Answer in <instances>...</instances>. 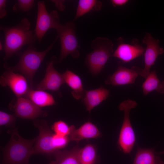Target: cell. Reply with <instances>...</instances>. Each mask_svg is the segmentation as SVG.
I'll list each match as a JSON object with an SVG mask.
<instances>
[{
    "label": "cell",
    "mask_w": 164,
    "mask_h": 164,
    "mask_svg": "<svg viewBox=\"0 0 164 164\" xmlns=\"http://www.w3.org/2000/svg\"><path fill=\"white\" fill-rule=\"evenodd\" d=\"M30 25L29 21L24 18L14 26H0V29L3 31L5 36L3 48L5 60L19 52L24 45H33L37 40L34 31L30 29Z\"/></svg>",
    "instance_id": "6da1fadb"
},
{
    "label": "cell",
    "mask_w": 164,
    "mask_h": 164,
    "mask_svg": "<svg viewBox=\"0 0 164 164\" xmlns=\"http://www.w3.org/2000/svg\"><path fill=\"white\" fill-rule=\"evenodd\" d=\"M153 148H143L138 146L133 164H164Z\"/></svg>",
    "instance_id": "d6986e66"
},
{
    "label": "cell",
    "mask_w": 164,
    "mask_h": 164,
    "mask_svg": "<svg viewBox=\"0 0 164 164\" xmlns=\"http://www.w3.org/2000/svg\"><path fill=\"white\" fill-rule=\"evenodd\" d=\"M51 129L55 134L64 137L68 136L75 128L73 125L69 126L65 122L59 120L54 122Z\"/></svg>",
    "instance_id": "cb8c5ba5"
},
{
    "label": "cell",
    "mask_w": 164,
    "mask_h": 164,
    "mask_svg": "<svg viewBox=\"0 0 164 164\" xmlns=\"http://www.w3.org/2000/svg\"><path fill=\"white\" fill-rule=\"evenodd\" d=\"M100 135L97 127L91 122L87 121L79 128L74 129L68 137L70 141L79 142L84 139L96 138Z\"/></svg>",
    "instance_id": "2e32d148"
},
{
    "label": "cell",
    "mask_w": 164,
    "mask_h": 164,
    "mask_svg": "<svg viewBox=\"0 0 164 164\" xmlns=\"http://www.w3.org/2000/svg\"><path fill=\"white\" fill-rule=\"evenodd\" d=\"M156 153L157 154H164V151L159 152H156Z\"/></svg>",
    "instance_id": "4dcf8cb0"
},
{
    "label": "cell",
    "mask_w": 164,
    "mask_h": 164,
    "mask_svg": "<svg viewBox=\"0 0 164 164\" xmlns=\"http://www.w3.org/2000/svg\"><path fill=\"white\" fill-rule=\"evenodd\" d=\"M70 141L68 136H61L54 133L53 136V146L56 151L66 147Z\"/></svg>",
    "instance_id": "4316f807"
},
{
    "label": "cell",
    "mask_w": 164,
    "mask_h": 164,
    "mask_svg": "<svg viewBox=\"0 0 164 164\" xmlns=\"http://www.w3.org/2000/svg\"><path fill=\"white\" fill-rule=\"evenodd\" d=\"M16 116L2 111H0V125H5L12 128L15 127L16 120Z\"/></svg>",
    "instance_id": "484cf974"
},
{
    "label": "cell",
    "mask_w": 164,
    "mask_h": 164,
    "mask_svg": "<svg viewBox=\"0 0 164 164\" xmlns=\"http://www.w3.org/2000/svg\"><path fill=\"white\" fill-rule=\"evenodd\" d=\"M33 122L39 132L33 147L34 154L53 155L56 151L53 144L54 133L50 129L47 122L43 119H36Z\"/></svg>",
    "instance_id": "ba28073f"
},
{
    "label": "cell",
    "mask_w": 164,
    "mask_h": 164,
    "mask_svg": "<svg viewBox=\"0 0 164 164\" xmlns=\"http://www.w3.org/2000/svg\"><path fill=\"white\" fill-rule=\"evenodd\" d=\"M110 94L109 91L103 87L89 90H85L82 101L89 112L94 107L107 99Z\"/></svg>",
    "instance_id": "9a60e30c"
},
{
    "label": "cell",
    "mask_w": 164,
    "mask_h": 164,
    "mask_svg": "<svg viewBox=\"0 0 164 164\" xmlns=\"http://www.w3.org/2000/svg\"><path fill=\"white\" fill-rule=\"evenodd\" d=\"M128 0H111V2L114 7L121 6L126 4L128 2Z\"/></svg>",
    "instance_id": "f1b7e54d"
},
{
    "label": "cell",
    "mask_w": 164,
    "mask_h": 164,
    "mask_svg": "<svg viewBox=\"0 0 164 164\" xmlns=\"http://www.w3.org/2000/svg\"><path fill=\"white\" fill-rule=\"evenodd\" d=\"M37 5V18L34 31L37 40L40 43L49 29H56L60 23L59 15L56 10L49 12L43 1H38Z\"/></svg>",
    "instance_id": "52a82bcc"
},
{
    "label": "cell",
    "mask_w": 164,
    "mask_h": 164,
    "mask_svg": "<svg viewBox=\"0 0 164 164\" xmlns=\"http://www.w3.org/2000/svg\"><path fill=\"white\" fill-rule=\"evenodd\" d=\"M56 57L53 56L47 63L45 74L43 79L36 85V90H49L58 93L61 86L65 83L62 74L54 68V64L56 62Z\"/></svg>",
    "instance_id": "8fae6325"
},
{
    "label": "cell",
    "mask_w": 164,
    "mask_h": 164,
    "mask_svg": "<svg viewBox=\"0 0 164 164\" xmlns=\"http://www.w3.org/2000/svg\"><path fill=\"white\" fill-rule=\"evenodd\" d=\"M4 67L5 70L0 77L1 86L8 87L17 97H24L30 88L27 79L21 73L10 70L6 63Z\"/></svg>",
    "instance_id": "30bf717a"
},
{
    "label": "cell",
    "mask_w": 164,
    "mask_h": 164,
    "mask_svg": "<svg viewBox=\"0 0 164 164\" xmlns=\"http://www.w3.org/2000/svg\"><path fill=\"white\" fill-rule=\"evenodd\" d=\"M3 47L2 45V43L1 42L0 43V50H3Z\"/></svg>",
    "instance_id": "1f68e13d"
},
{
    "label": "cell",
    "mask_w": 164,
    "mask_h": 164,
    "mask_svg": "<svg viewBox=\"0 0 164 164\" xmlns=\"http://www.w3.org/2000/svg\"><path fill=\"white\" fill-rule=\"evenodd\" d=\"M9 108L16 117L24 119H36L46 117L47 112L42 110L28 99L23 97L14 98L9 104Z\"/></svg>",
    "instance_id": "9c48e42d"
},
{
    "label": "cell",
    "mask_w": 164,
    "mask_h": 164,
    "mask_svg": "<svg viewBox=\"0 0 164 164\" xmlns=\"http://www.w3.org/2000/svg\"><path fill=\"white\" fill-rule=\"evenodd\" d=\"M76 146L70 150H57L54 153L56 164H80L79 153L80 149Z\"/></svg>",
    "instance_id": "ffe728a7"
},
{
    "label": "cell",
    "mask_w": 164,
    "mask_h": 164,
    "mask_svg": "<svg viewBox=\"0 0 164 164\" xmlns=\"http://www.w3.org/2000/svg\"><path fill=\"white\" fill-rule=\"evenodd\" d=\"M142 88L143 94L146 96L153 91L163 94L164 93V81H161L157 77L156 70H153L146 78Z\"/></svg>",
    "instance_id": "44dd1931"
},
{
    "label": "cell",
    "mask_w": 164,
    "mask_h": 164,
    "mask_svg": "<svg viewBox=\"0 0 164 164\" xmlns=\"http://www.w3.org/2000/svg\"><path fill=\"white\" fill-rule=\"evenodd\" d=\"M76 28L75 23L70 21L63 25L60 23L55 29L60 44V55L57 62H61L69 55L74 58L79 56Z\"/></svg>",
    "instance_id": "5b68a950"
},
{
    "label": "cell",
    "mask_w": 164,
    "mask_h": 164,
    "mask_svg": "<svg viewBox=\"0 0 164 164\" xmlns=\"http://www.w3.org/2000/svg\"><path fill=\"white\" fill-rule=\"evenodd\" d=\"M102 5L101 2L98 0H80L77 8L74 19H77L91 10L99 11Z\"/></svg>",
    "instance_id": "7402d4cb"
},
{
    "label": "cell",
    "mask_w": 164,
    "mask_h": 164,
    "mask_svg": "<svg viewBox=\"0 0 164 164\" xmlns=\"http://www.w3.org/2000/svg\"><path fill=\"white\" fill-rule=\"evenodd\" d=\"M143 42L146 45L144 54L145 67L139 75L146 78L150 73L151 67L154 64L159 55L164 53V49L160 47L159 40L154 38L148 32L146 33Z\"/></svg>",
    "instance_id": "7c38bea8"
},
{
    "label": "cell",
    "mask_w": 164,
    "mask_h": 164,
    "mask_svg": "<svg viewBox=\"0 0 164 164\" xmlns=\"http://www.w3.org/2000/svg\"><path fill=\"white\" fill-rule=\"evenodd\" d=\"M137 104L135 101L128 99L121 102L119 109L124 112V118L120 132L118 144L119 148L125 154H130L135 145L136 138L130 119L131 110Z\"/></svg>",
    "instance_id": "8992f818"
},
{
    "label": "cell",
    "mask_w": 164,
    "mask_h": 164,
    "mask_svg": "<svg viewBox=\"0 0 164 164\" xmlns=\"http://www.w3.org/2000/svg\"><path fill=\"white\" fill-rule=\"evenodd\" d=\"M80 164H97L98 159L96 149L92 144H88L80 149L79 153Z\"/></svg>",
    "instance_id": "603a6c76"
},
{
    "label": "cell",
    "mask_w": 164,
    "mask_h": 164,
    "mask_svg": "<svg viewBox=\"0 0 164 164\" xmlns=\"http://www.w3.org/2000/svg\"><path fill=\"white\" fill-rule=\"evenodd\" d=\"M33 0H18L12 7L13 11L16 13L26 12L34 6Z\"/></svg>",
    "instance_id": "d4e9b609"
},
{
    "label": "cell",
    "mask_w": 164,
    "mask_h": 164,
    "mask_svg": "<svg viewBox=\"0 0 164 164\" xmlns=\"http://www.w3.org/2000/svg\"><path fill=\"white\" fill-rule=\"evenodd\" d=\"M91 46L93 50L87 55L85 63L92 75L96 76L112 56L113 44L108 38L98 37L92 41Z\"/></svg>",
    "instance_id": "277c9868"
},
{
    "label": "cell",
    "mask_w": 164,
    "mask_h": 164,
    "mask_svg": "<svg viewBox=\"0 0 164 164\" xmlns=\"http://www.w3.org/2000/svg\"><path fill=\"white\" fill-rule=\"evenodd\" d=\"M58 38L57 36L53 42L45 50L39 51L33 45H29L22 52H19L16 54L19 57L18 63L13 67H8L13 71L19 73L27 79L30 87L33 88V80L34 76L44 58L53 48Z\"/></svg>",
    "instance_id": "3957f363"
},
{
    "label": "cell",
    "mask_w": 164,
    "mask_h": 164,
    "mask_svg": "<svg viewBox=\"0 0 164 164\" xmlns=\"http://www.w3.org/2000/svg\"><path fill=\"white\" fill-rule=\"evenodd\" d=\"M119 42L112 56L121 60L124 63L128 62L141 56L144 52L143 48L138 43L133 44Z\"/></svg>",
    "instance_id": "5bb4252c"
},
{
    "label": "cell",
    "mask_w": 164,
    "mask_h": 164,
    "mask_svg": "<svg viewBox=\"0 0 164 164\" xmlns=\"http://www.w3.org/2000/svg\"><path fill=\"white\" fill-rule=\"evenodd\" d=\"M52 2L55 4L56 6L60 11H63L65 9V6L63 4V1L62 0H52Z\"/></svg>",
    "instance_id": "f546056e"
},
{
    "label": "cell",
    "mask_w": 164,
    "mask_h": 164,
    "mask_svg": "<svg viewBox=\"0 0 164 164\" xmlns=\"http://www.w3.org/2000/svg\"><path fill=\"white\" fill-rule=\"evenodd\" d=\"M8 133L10 134V138L2 148V164H29V159L34 154L33 147L36 138L31 139L23 138L15 126L10 128Z\"/></svg>",
    "instance_id": "7a4b0ae2"
},
{
    "label": "cell",
    "mask_w": 164,
    "mask_h": 164,
    "mask_svg": "<svg viewBox=\"0 0 164 164\" xmlns=\"http://www.w3.org/2000/svg\"><path fill=\"white\" fill-rule=\"evenodd\" d=\"M6 5V0H0V18L1 19H2L7 14V11L5 8Z\"/></svg>",
    "instance_id": "83f0119b"
},
{
    "label": "cell",
    "mask_w": 164,
    "mask_h": 164,
    "mask_svg": "<svg viewBox=\"0 0 164 164\" xmlns=\"http://www.w3.org/2000/svg\"><path fill=\"white\" fill-rule=\"evenodd\" d=\"M49 164H56L55 161H52L50 162Z\"/></svg>",
    "instance_id": "d6a6232c"
},
{
    "label": "cell",
    "mask_w": 164,
    "mask_h": 164,
    "mask_svg": "<svg viewBox=\"0 0 164 164\" xmlns=\"http://www.w3.org/2000/svg\"><path fill=\"white\" fill-rule=\"evenodd\" d=\"M40 108L52 106L56 102L53 96L45 91L30 88L23 97Z\"/></svg>",
    "instance_id": "e0dca14e"
},
{
    "label": "cell",
    "mask_w": 164,
    "mask_h": 164,
    "mask_svg": "<svg viewBox=\"0 0 164 164\" xmlns=\"http://www.w3.org/2000/svg\"><path fill=\"white\" fill-rule=\"evenodd\" d=\"M65 83L71 88V94L75 99H81L85 89L83 88L82 80L77 74L70 70H67L62 74Z\"/></svg>",
    "instance_id": "ac0fdd59"
},
{
    "label": "cell",
    "mask_w": 164,
    "mask_h": 164,
    "mask_svg": "<svg viewBox=\"0 0 164 164\" xmlns=\"http://www.w3.org/2000/svg\"><path fill=\"white\" fill-rule=\"evenodd\" d=\"M142 70L136 66L129 69L119 65L116 71L107 77L105 83L106 84L112 86L133 84Z\"/></svg>",
    "instance_id": "4fadbf2b"
}]
</instances>
